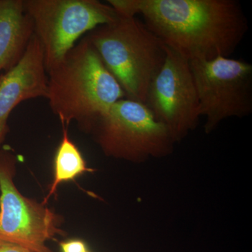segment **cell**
Returning a JSON list of instances; mask_svg holds the SVG:
<instances>
[{"label": "cell", "instance_id": "cell-1", "mask_svg": "<svg viewBox=\"0 0 252 252\" xmlns=\"http://www.w3.org/2000/svg\"><path fill=\"white\" fill-rule=\"evenodd\" d=\"M118 14L141 15L149 31L189 61L228 58L249 30L235 0H108Z\"/></svg>", "mask_w": 252, "mask_h": 252}, {"label": "cell", "instance_id": "cell-2", "mask_svg": "<svg viewBox=\"0 0 252 252\" xmlns=\"http://www.w3.org/2000/svg\"><path fill=\"white\" fill-rule=\"evenodd\" d=\"M51 110L65 125L75 121L89 132L95 122L126 94L84 36L48 71Z\"/></svg>", "mask_w": 252, "mask_h": 252}, {"label": "cell", "instance_id": "cell-3", "mask_svg": "<svg viewBox=\"0 0 252 252\" xmlns=\"http://www.w3.org/2000/svg\"><path fill=\"white\" fill-rule=\"evenodd\" d=\"M122 88L126 98L145 103L149 86L165 62L166 46L136 16L120 15L85 36Z\"/></svg>", "mask_w": 252, "mask_h": 252}, {"label": "cell", "instance_id": "cell-4", "mask_svg": "<svg viewBox=\"0 0 252 252\" xmlns=\"http://www.w3.org/2000/svg\"><path fill=\"white\" fill-rule=\"evenodd\" d=\"M89 132L106 156L131 162L167 157L175 143L145 104L126 97L113 104Z\"/></svg>", "mask_w": 252, "mask_h": 252}, {"label": "cell", "instance_id": "cell-5", "mask_svg": "<svg viewBox=\"0 0 252 252\" xmlns=\"http://www.w3.org/2000/svg\"><path fill=\"white\" fill-rule=\"evenodd\" d=\"M23 6L42 48L46 72L64 59L81 36L120 16L108 3L97 0H26Z\"/></svg>", "mask_w": 252, "mask_h": 252}, {"label": "cell", "instance_id": "cell-6", "mask_svg": "<svg viewBox=\"0 0 252 252\" xmlns=\"http://www.w3.org/2000/svg\"><path fill=\"white\" fill-rule=\"evenodd\" d=\"M190 69L200 105L206 119L204 130L211 133L228 118L252 112V65L243 60L215 58L191 60Z\"/></svg>", "mask_w": 252, "mask_h": 252}, {"label": "cell", "instance_id": "cell-7", "mask_svg": "<svg viewBox=\"0 0 252 252\" xmlns=\"http://www.w3.org/2000/svg\"><path fill=\"white\" fill-rule=\"evenodd\" d=\"M16 164L14 155L0 150V240L32 252H54L46 243L66 235L63 217L22 195L14 183Z\"/></svg>", "mask_w": 252, "mask_h": 252}, {"label": "cell", "instance_id": "cell-8", "mask_svg": "<svg viewBox=\"0 0 252 252\" xmlns=\"http://www.w3.org/2000/svg\"><path fill=\"white\" fill-rule=\"evenodd\" d=\"M166 49L165 62L149 86L144 104L176 143L196 127L200 105L190 61L175 50Z\"/></svg>", "mask_w": 252, "mask_h": 252}, {"label": "cell", "instance_id": "cell-9", "mask_svg": "<svg viewBox=\"0 0 252 252\" xmlns=\"http://www.w3.org/2000/svg\"><path fill=\"white\" fill-rule=\"evenodd\" d=\"M44 53L34 34L19 62L0 74V150L9 132L8 120L16 107L28 99L47 97Z\"/></svg>", "mask_w": 252, "mask_h": 252}, {"label": "cell", "instance_id": "cell-10", "mask_svg": "<svg viewBox=\"0 0 252 252\" xmlns=\"http://www.w3.org/2000/svg\"><path fill=\"white\" fill-rule=\"evenodd\" d=\"M33 34L23 0H0V74L19 62Z\"/></svg>", "mask_w": 252, "mask_h": 252}, {"label": "cell", "instance_id": "cell-11", "mask_svg": "<svg viewBox=\"0 0 252 252\" xmlns=\"http://www.w3.org/2000/svg\"><path fill=\"white\" fill-rule=\"evenodd\" d=\"M63 137L54 157V180L50 185L49 193L43 203L46 205L50 197L57 190L58 187L64 182L75 180L79 176L94 170L86 165L85 159L74 142L69 138L68 126L61 122Z\"/></svg>", "mask_w": 252, "mask_h": 252}, {"label": "cell", "instance_id": "cell-12", "mask_svg": "<svg viewBox=\"0 0 252 252\" xmlns=\"http://www.w3.org/2000/svg\"><path fill=\"white\" fill-rule=\"evenodd\" d=\"M62 252H88L87 245L83 240L79 239H71V240L63 241L60 243Z\"/></svg>", "mask_w": 252, "mask_h": 252}, {"label": "cell", "instance_id": "cell-13", "mask_svg": "<svg viewBox=\"0 0 252 252\" xmlns=\"http://www.w3.org/2000/svg\"><path fill=\"white\" fill-rule=\"evenodd\" d=\"M0 252H32L17 244L0 240Z\"/></svg>", "mask_w": 252, "mask_h": 252}, {"label": "cell", "instance_id": "cell-14", "mask_svg": "<svg viewBox=\"0 0 252 252\" xmlns=\"http://www.w3.org/2000/svg\"></svg>", "mask_w": 252, "mask_h": 252}]
</instances>
